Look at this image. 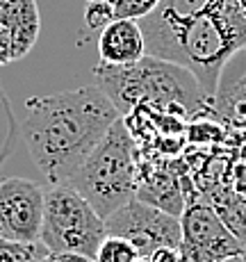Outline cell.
Wrapping results in <instances>:
<instances>
[{
	"label": "cell",
	"instance_id": "1",
	"mask_svg": "<svg viewBox=\"0 0 246 262\" xmlns=\"http://www.w3.org/2000/svg\"><path fill=\"white\" fill-rule=\"evenodd\" d=\"M121 117L96 84L25 100L21 125L30 160L48 185H66Z\"/></svg>",
	"mask_w": 246,
	"mask_h": 262
},
{
	"label": "cell",
	"instance_id": "2",
	"mask_svg": "<svg viewBox=\"0 0 246 262\" xmlns=\"http://www.w3.org/2000/svg\"><path fill=\"white\" fill-rule=\"evenodd\" d=\"M94 78L96 87L112 100L121 117L137 107L192 114L208 103V96L203 94L192 71L153 55H146L137 64L128 67L98 62Z\"/></svg>",
	"mask_w": 246,
	"mask_h": 262
},
{
	"label": "cell",
	"instance_id": "3",
	"mask_svg": "<svg viewBox=\"0 0 246 262\" xmlns=\"http://www.w3.org/2000/svg\"><path fill=\"white\" fill-rule=\"evenodd\" d=\"M69 185L78 189L103 219L137 199V146L125 119H119L109 128Z\"/></svg>",
	"mask_w": 246,
	"mask_h": 262
},
{
	"label": "cell",
	"instance_id": "4",
	"mask_svg": "<svg viewBox=\"0 0 246 262\" xmlns=\"http://www.w3.org/2000/svg\"><path fill=\"white\" fill-rule=\"evenodd\" d=\"M107 237L105 219L71 185H48L43 196V221L39 242L53 255H82L96 260Z\"/></svg>",
	"mask_w": 246,
	"mask_h": 262
},
{
	"label": "cell",
	"instance_id": "5",
	"mask_svg": "<svg viewBox=\"0 0 246 262\" xmlns=\"http://www.w3.org/2000/svg\"><path fill=\"white\" fill-rule=\"evenodd\" d=\"M107 235L128 239L142 258H150L158 249H180L183 228L180 219L132 199L105 219Z\"/></svg>",
	"mask_w": 246,
	"mask_h": 262
},
{
	"label": "cell",
	"instance_id": "6",
	"mask_svg": "<svg viewBox=\"0 0 246 262\" xmlns=\"http://www.w3.org/2000/svg\"><path fill=\"white\" fill-rule=\"evenodd\" d=\"M183 242L180 253L185 262H221L242 255L244 246L228 230L217 210L203 201H189L180 214Z\"/></svg>",
	"mask_w": 246,
	"mask_h": 262
},
{
	"label": "cell",
	"instance_id": "7",
	"mask_svg": "<svg viewBox=\"0 0 246 262\" xmlns=\"http://www.w3.org/2000/svg\"><path fill=\"white\" fill-rule=\"evenodd\" d=\"M46 187L28 178L0 180V239L34 244L41 235Z\"/></svg>",
	"mask_w": 246,
	"mask_h": 262
},
{
	"label": "cell",
	"instance_id": "8",
	"mask_svg": "<svg viewBox=\"0 0 246 262\" xmlns=\"http://www.w3.org/2000/svg\"><path fill=\"white\" fill-rule=\"evenodd\" d=\"M98 55L103 64L128 67L146 57V41L139 21L117 18L98 34Z\"/></svg>",
	"mask_w": 246,
	"mask_h": 262
},
{
	"label": "cell",
	"instance_id": "9",
	"mask_svg": "<svg viewBox=\"0 0 246 262\" xmlns=\"http://www.w3.org/2000/svg\"><path fill=\"white\" fill-rule=\"evenodd\" d=\"M0 23L12 32L16 59H23L34 48L41 32L37 0H0Z\"/></svg>",
	"mask_w": 246,
	"mask_h": 262
},
{
	"label": "cell",
	"instance_id": "10",
	"mask_svg": "<svg viewBox=\"0 0 246 262\" xmlns=\"http://www.w3.org/2000/svg\"><path fill=\"white\" fill-rule=\"evenodd\" d=\"M137 199L167 214L178 216V219L183 214L185 205H187L183 189H180L178 176L169 173V171H155V173L146 176V178H139Z\"/></svg>",
	"mask_w": 246,
	"mask_h": 262
},
{
	"label": "cell",
	"instance_id": "11",
	"mask_svg": "<svg viewBox=\"0 0 246 262\" xmlns=\"http://www.w3.org/2000/svg\"><path fill=\"white\" fill-rule=\"evenodd\" d=\"M221 221L228 226V230L239 239V244L246 249V196H223L221 201L212 205Z\"/></svg>",
	"mask_w": 246,
	"mask_h": 262
},
{
	"label": "cell",
	"instance_id": "12",
	"mask_svg": "<svg viewBox=\"0 0 246 262\" xmlns=\"http://www.w3.org/2000/svg\"><path fill=\"white\" fill-rule=\"evenodd\" d=\"M14 137H16V117H14L12 103L0 84V167L7 162L9 153H12Z\"/></svg>",
	"mask_w": 246,
	"mask_h": 262
},
{
	"label": "cell",
	"instance_id": "13",
	"mask_svg": "<svg viewBox=\"0 0 246 262\" xmlns=\"http://www.w3.org/2000/svg\"><path fill=\"white\" fill-rule=\"evenodd\" d=\"M53 255L41 242L34 244H23V242H9L0 239V262H32L39 258Z\"/></svg>",
	"mask_w": 246,
	"mask_h": 262
},
{
	"label": "cell",
	"instance_id": "14",
	"mask_svg": "<svg viewBox=\"0 0 246 262\" xmlns=\"http://www.w3.org/2000/svg\"><path fill=\"white\" fill-rule=\"evenodd\" d=\"M139 255V251L123 237H114L107 235L105 242L100 244L98 253H96V262H135Z\"/></svg>",
	"mask_w": 246,
	"mask_h": 262
},
{
	"label": "cell",
	"instance_id": "15",
	"mask_svg": "<svg viewBox=\"0 0 246 262\" xmlns=\"http://www.w3.org/2000/svg\"><path fill=\"white\" fill-rule=\"evenodd\" d=\"M117 21L114 14V5L109 0H98V3H87L84 7V25L89 32H103L107 25H112Z\"/></svg>",
	"mask_w": 246,
	"mask_h": 262
},
{
	"label": "cell",
	"instance_id": "16",
	"mask_svg": "<svg viewBox=\"0 0 246 262\" xmlns=\"http://www.w3.org/2000/svg\"><path fill=\"white\" fill-rule=\"evenodd\" d=\"M162 0H112L117 18H130V21H142L150 16L160 7Z\"/></svg>",
	"mask_w": 246,
	"mask_h": 262
},
{
	"label": "cell",
	"instance_id": "17",
	"mask_svg": "<svg viewBox=\"0 0 246 262\" xmlns=\"http://www.w3.org/2000/svg\"><path fill=\"white\" fill-rule=\"evenodd\" d=\"M16 62V50H14V39L12 32L0 23V67H7V64Z\"/></svg>",
	"mask_w": 246,
	"mask_h": 262
},
{
	"label": "cell",
	"instance_id": "18",
	"mask_svg": "<svg viewBox=\"0 0 246 262\" xmlns=\"http://www.w3.org/2000/svg\"><path fill=\"white\" fill-rule=\"evenodd\" d=\"M150 262H185L180 249H158L150 255Z\"/></svg>",
	"mask_w": 246,
	"mask_h": 262
},
{
	"label": "cell",
	"instance_id": "19",
	"mask_svg": "<svg viewBox=\"0 0 246 262\" xmlns=\"http://www.w3.org/2000/svg\"><path fill=\"white\" fill-rule=\"evenodd\" d=\"M50 262H96V260L82 258V255H71V253H64V255H50Z\"/></svg>",
	"mask_w": 246,
	"mask_h": 262
},
{
	"label": "cell",
	"instance_id": "20",
	"mask_svg": "<svg viewBox=\"0 0 246 262\" xmlns=\"http://www.w3.org/2000/svg\"><path fill=\"white\" fill-rule=\"evenodd\" d=\"M221 262H246L244 255H235V258H228V260H221Z\"/></svg>",
	"mask_w": 246,
	"mask_h": 262
},
{
	"label": "cell",
	"instance_id": "21",
	"mask_svg": "<svg viewBox=\"0 0 246 262\" xmlns=\"http://www.w3.org/2000/svg\"><path fill=\"white\" fill-rule=\"evenodd\" d=\"M32 262H50V255H48V258H39V260H32Z\"/></svg>",
	"mask_w": 246,
	"mask_h": 262
},
{
	"label": "cell",
	"instance_id": "22",
	"mask_svg": "<svg viewBox=\"0 0 246 262\" xmlns=\"http://www.w3.org/2000/svg\"><path fill=\"white\" fill-rule=\"evenodd\" d=\"M135 262H150V258H137Z\"/></svg>",
	"mask_w": 246,
	"mask_h": 262
},
{
	"label": "cell",
	"instance_id": "23",
	"mask_svg": "<svg viewBox=\"0 0 246 262\" xmlns=\"http://www.w3.org/2000/svg\"><path fill=\"white\" fill-rule=\"evenodd\" d=\"M84 3H98V0H84Z\"/></svg>",
	"mask_w": 246,
	"mask_h": 262
},
{
	"label": "cell",
	"instance_id": "24",
	"mask_svg": "<svg viewBox=\"0 0 246 262\" xmlns=\"http://www.w3.org/2000/svg\"><path fill=\"white\" fill-rule=\"evenodd\" d=\"M242 255H244V260H246V249H244V251H242Z\"/></svg>",
	"mask_w": 246,
	"mask_h": 262
}]
</instances>
